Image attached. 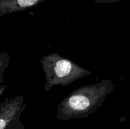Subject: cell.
I'll return each instance as SVG.
<instances>
[{
    "label": "cell",
    "instance_id": "cell-6",
    "mask_svg": "<svg viewBox=\"0 0 130 129\" xmlns=\"http://www.w3.org/2000/svg\"><path fill=\"white\" fill-rule=\"evenodd\" d=\"M101 1H102V0H99V1H98L97 2H101ZM117 1H118V0H109L108 2H117ZM119 1H120V0H119Z\"/></svg>",
    "mask_w": 130,
    "mask_h": 129
},
{
    "label": "cell",
    "instance_id": "cell-1",
    "mask_svg": "<svg viewBox=\"0 0 130 129\" xmlns=\"http://www.w3.org/2000/svg\"><path fill=\"white\" fill-rule=\"evenodd\" d=\"M113 88L111 81L103 80L75 90L57 106V119L66 122L88 117L102 106Z\"/></svg>",
    "mask_w": 130,
    "mask_h": 129
},
{
    "label": "cell",
    "instance_id": "cell-2",
    "mask_svg": "<svg viewBox=\"0 0 130 129\" xmlns=\"http://www.w3.org/2000/svg\"><path fill=\"white\" fill-rule=\"evenodd\" d=\"M40 63L46 78L44 87L46 92L56 86H68L78 78L91 74L90 71L78 66L58 53L43 56Z\"/></svg>",
    "mask_w": 130,
    "mask_h": 129
},
{
    "label": "cell",
    "instance_id": "cell-5",
    "mask_svg": "<svg viewBox=\"0 0 130 129\" xmlns=\"http://www.w3.org/2000/svg\"><path fill=\"white\" fill-rule=\"evenodd\" d=\"M11 62V56L5 51L0 49V83H2L4 79V75L9 66Z\"/></svg>",
    "mask_w": 130,
    "mask_h": 129
},
{
    "label": "cell",
    "instance_id": "cell-4",
    "mask_svg": "<svg viewBox=\"0 0 130 129\" xmlns=\"http://www.w3.org/2000/svg\"><path fill=\"white\" fill-rule=\"evenodd\" d=\"M46 0H0V16L24 11Z\"/></svg>",
    "mask_w": 130,
    "mask_h": 129
},
{
    "label": "cell",
    "instance_id": "cell-3",
    "mask_svg": "<svg viewBox=\"0 0 130 129\" xmlns=\"http://www.w3.org/2000/svg\"><path fill=\"white\" fill-rule=\"evenodd\" d=\"M27 106L23 95L8 97L0 103V129H25L20 118Z\"/></svg>",
    "mask_w": 130,
    "mask_h": 129
}]
</instances>
